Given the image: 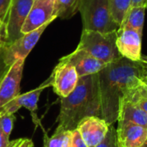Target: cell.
I'll use <instances>...</instances> for the list:
<instances>
[{
    "label": "cell",
    "mask_w": 147,
    "mask_h": 147,
    "mask_svg": "<svg viewBox=\"0 0 147 147\" xmlns=\"http://www.w3.org/2000/svg\"><path fill=\"white\" fill-rule=\"evenodd\" d=\"M50 23H46L40 28L23 34L13 43L6 46L3 52L5 64L10 66L18 60H25Z\"/></svg>",
    "instance_id": "7"
},
{
    "label": "cell",
    "mask_w": 147,
    "mask_h": 147,
    "mask_svg": "<svg viewBox=\"0 0 147 147\" xmlns=\"http://www.w3.org/2000/svg\"><path fill=\"white\" fill-rule=\"evenodd\" d=\"M117 122H129L147 127V114L136 104L123 97L120 103Z\"/></svg>",
    "instance_id": "15"
},
{
    "label": "cell",
    "mask_w": 147,
    "mask_h": 147,
    "mask_svg": "<svg viewBox=\"0 0 147 147\" xmlns=\"http://www.w3.org/2000/svg\"><path fill=\"white\" fill-rule=\"evenodd\" d=\"M78 11L84 30L106 34L120 28L114 20L109 0H79Z\"/></svg>",
    "instance_id": "3"
},
{
    "label": "cell",
    "mask_w": 147,
    "mask_h": 147,
    "mask_svg": "<svg viewBox=\"0 0 147 147\" xmlns=\"http://www.w3.org/2000/svg\"><path fill=\"white\" fill-rule=\"evenodd\" d=\"M4 47H5V46H4L3 44H1V43H0V53L3 52V50Z\"/></svg>",
    "instance_id": "30"
},
{
    "label": "cell",
    "mask_w": 147,
    "mask_h": 147,
    "mask_svg": "<svg viewBox=\"0 0 147 147\" xmlns=\"http://www.w3.org/2000/svg\"><path fill=\"white\" fill-rule=\"evenodd\" d=\"M9 142H10L9 139H7L0 130V147H8L9 145Z\"/></svg>",
    "instance_id": "27"
},
{
    "label": "cell",
    "mask_w": 147,
    "mask_h": 147,
    "mask_svg": "<svg viewBox=\"0 0 147 147\" xmlns=\"http://www.w3.org/2000/svg\"><path fill=\"white\" fill-rule=\"evenodd\" d=\"M62 59L75 67L79 78L96 74L107 65L106 63L78 48H76L72 53L62 57Z\"/></svg>",
    "instance_id": "11"
},
{
    "label": "cell",
    "mask_w": 147,
    "mask_h": 147,
    "mask_svg": "<svg viewBox=\"0 0 147 147\" xmlns=\"http://www.w3.org/2000/svg\"><path fill=\"white\" fill-rule=\"evenodd\" d=\"M116 131L120 147H140L147 140V127L134 123H118Z\"/></svg>",
    "instance_id": "13"
},
{
    "label": "cell",
    "mask_w": 147,
    "mask_h": 147,
    "mask_svg": "<svg viewBox=\"0 0 147 147\" xmlns=\"http://www.w3.org/2000/svg\"><path fill=\"white\" fill-rule=\"evenodd\" d=\"M147 0H132L131 7H138V6H146Z\"/></svg>",
    "instance_id": "29"
},
{
    "label": "cell",
    "mask_w": 147,
    "mask_h": 147,
    "mask_svg": "<svg viewBox=\"0 0 147 147\" xmlns=\"http://www.w3.org/2000/svg\"><path fill=\"white\" fill-rule=\"evenodd\" d=\"M44 147H72V131L58 127L51 137L45 134Z\"/></svg>",
    "instance_id": "18"
},
{
    "label": "cell",
    "mask_w": 147,
    "mask_h": 147,
    "mask_svg": "<svg viewBox=\"0 0 147 147\" xmlns=\"http://www.w3.org/2000/svg\"><path fill=\"white\" fill-rule=\"evenodd\" d=\"M114 20L120 26L123 22L125 16L131 7L132 0H109Z\"/></svg>",
    "instance_id": "20"
},
{
    "label": "cell",
    "mask_w": 147,
    "mask_h": 147,
    "mask_svg": "<svg viewBox=\"0 0 147 147\" xmlns=\"http://www.w3.org/2000/svg\"><path fill=\"white\" fill-rule=\"evenodd\" d=\"M146 8H147V4H146Z\"/></svg>",
    "instance_id": "33"
},
{
    "label": "cell",
    "mask_w": 147,
    "mask_h": 147,
    "mask_svg": "<svg viewBox=\"0 0 147 147\" xmlns=\"http://www.w3.org/2000/svg\"><path fill=\"white\" fill-rule=\"evenodd\" d=\"M34 0H12L4 21L6 46L22 37V28ZM5 46V47H6Z\"/></svg>",
    "instance_id": "6"
},
{
    "label": "cell",
    "mask_w": 147,
    "mask_h": 147,
    "mask_svg": "<svg viewBox=\"0 0 147 147\" xmlns=\"http://www.w3.org/2000/svg\"><path fill=\"white\" fill-rule=\"evenodd\" d=\"M72 147H89L82 139L78 130H72Z\"/></svg>",
    "instance_id": "25"
},
{
    "label": "cell",
    "mask_w": 147,
    "mask_h": 147,
    "mask_svg": "<svg viewBox=\"0 0 147 147\" xmlns=\"http://www.w3.org/2000/svg\"><path fill=\"white\" fill-rule=\"evenodd\" d=\"M96 147H120L117 138V131L114 125L109 126V132L104 140Z\"/></svg>",
    "instance_id": "22"
},
{
    "label": "cell",
    "mask_w": 147,
    "mask_h": 147,
    "mask_svg": "<svg viewBox=\"0 0 147 147\" xmlns=\"http://www.w3.org/2000/svg\"><path fill=\"white\" fill-rule=\"evenodd\" d=\"M12 0H0V23H4Z\"/></svg>",
    "instance_id": "24"
},
{
    "label": "cell",
    "mask_w": 147,
    "mask_h": 147,
    "mask_svg": "<svg viewBox=\"0 0 147 147\" xmlns=\"http://www.w3.org/2000/svg\"><path fill=\"white\" fill-rule=\"evenodd\" d=\"M78 79L79 77L75 67L61 58L50 77L43 83L47 87L52 86L54 93L60 98H64L75 90Z\"/></svg>",
    "instance_id": "5"
},
{
    "label": "cell",
    "mask_w": 147,
    "mask_h": 147,
    "mask_svg": "<svg viewBox=\"0 0 147 147\" xmlns=\"http://www.w3.org/2000/svg\"><path fill=\"white\" fill-rule=\"evenodd\" d=\"M3 52L0 53V79L3 78V76L5 74V72L7 71V70H8L9 67V66H8V65L5 64V62H4Z\"/></svg>",
    "instance_id": "26"
},
{
    "label": "cell",
    "mask_w": 147,
    "mask_h": 147,
    "mask_svg": "<svg viewBox=\"0 0 147 147\" xmlns=\"http://www.w3.org/2000/svg\"><path fill=\"white\" fill-rule=\"evenodd\" d=\"M46 88H47V86L44 83H42L36 89H34L23 94L20 93L16 97H15L9 102H8L6 105H4L0 109V111H4V112H8V113L14 115L21 108H25L31 112L33 116L34 115L36 116V111L38 109V106H37L38 101H39L41 92Z\"/></svg>",
    "instance_id": "14"
},
{
    "label": "cell",
    "mask_w": 147,
    "mask_h": 147,
    "mask_svg": "<svg viewBox=\"0 0 147 147\" xmlns=\"http://www.w3.org/2000/svg\"><path fill=\"white\" fill-rule=\"evenodd\" d=\"M147 77V60L133 61L121 57L96 73L100 118L109 126L117 122L120 103L125 95Z\"/></svg>",
    "instance_id": "1"
},
{
    "label": "cell",
    "mask_w": 147,
    "mask_h": 147,
    "mask_svg": "<svg viewBox=\"0 0 147 147\" xmlns=\"http://www.w3.org/2000/svg\"><path fill=\"white\" fill-rule=\"evenodd\" d=\"M88 116L100 117L96 74L79 78L75 90L68 96L61 98L58 127L72 131Z\"/></svg>",
    "instance_id": "2"
},
{
    "label": "cell",
    "mask_w": 147,
    "mask_h": 147,
    "mask_svg": "<svg viewBox=\"0 0 147 147\" xmlns=\"http://www.w3.org/2000/svg\"><path fill=\"white\" fill-rule=\"evenodd\" d=\"M143 82H144V84H146L147 85V77L145 78V79H144V81H143Z\"/></svg>",
    "instance_id": "32"
},
{
    "label": "cell",
    "mask_w": 147,
    "mask_h": 147,
    "mask_svg": "<svg viewBox=\"0 0 147 147\" xmlns=\"http://www.w3.org/2000/svg\"><path fill=\"white\" fill-rule=\"evenodd\" d=\"M146 6L130 7L120 28L137 31L140 35L143 33L145 22V11Z\"/></svg>",
    "instance_id": "16"
},
{
    "label": "cell",
    "mask_w": 147,
    "mask_h": 147,
    "mask_svg": "<svg viewBox=\"0 0 147 147\" xmlns=\"http://www.w3.org/2000/svg\"><path fill=\"white\" fill-rule=\"evenodd\" d=\"M77 129L88 146L96 147L104 140L109 125L98 116H88L78 123Z\"/></svg>",
    "instance_id": "10"
},
{
    "label": "cell",
    "mask_w": 147,
    "mask_h": 147,
    "mask_svg": "<svg viewBox=\"0 0 147 147\" xmlns=\"http://www.w3.org/2000/svg\"><path fill=\"white\" fill-rule=\"evenodd\" d=\"M141 37L142 35L135 30L119 28L116 47L121 56L133 61L141 60Z\"/></svg>",
    "instance_id": "12"
},
{
    "label": "cell",
    "mask_w": 147,
    "mask_h": 147,
    "mask_svg": "<svg viewBox=\"0 0 147 147\" xmlns=\"http://www.w3.org/2000/svg\"><path fill=\"white\" fill-rule=\"evenodd\" d=\"M0 42L4 43L6 45V34H5V28L4 24L0 23Z\"/></svg>",
    "instance_id": "28"
},
{
    "label": "cell",
    "mask_w": 147,
    "mask_h": 147,
    "mask_svg": "<svg viewBox=\"0 0 147 147\" xmlns=\"http://www.w3.org/2000/svg\"><path fill=\"white\" fill-rule=\"evenodd\" d=\"M116 39L117 31L103 34L83 29L77 48L109 64L121 57L116 47Z\"/></svg>",
    "instance_id": "4"
},
{
    "label": "cell",
    "mask_w": 147,
    "mask_h": 147,
    "mask_svg": "<svg viewBox=\"0 0 147 147\" xmlns=\"http://www.w3.org/2000/svg\"><path fill=\"white\" fill-rule=\"evenodd\" d=\"M78 7L79 0H54L53 16L55 19L67 20L78 11Z\"/></svg>",
    "instance_id": "17"
},
{
    "label": "cell",
    "mask_w": 147,
    "mask_h": 147,
    "mask_svg": "<svg viewBox=\"0 0 147 147\" xmlns=\"http://www.w3.org/2000/svg\"><path fill=\"white\" fill-rule=\"evenodd\" d=\"M8 147H34V143L30 139L21 138L10 141Z\"/></svg>",
    "instance_id": "23"
},
{
    "label": "cell",
    "mask_w": 147,
    "mask_h": 147,
    "mask_svg": "<svg viewBox=\"0 0 147 147\" xmlns=\"http://www.w3.org/2000/svg\"><path fill=\"white\" fill-rule=\"evenodd\" d=\"M14 121L15 115L13 114L0 111V130L7 139H9L11 134Z\"/></svg>",
    "instance_id": "21"
},
{
    "label": "cell",
    "mask_w": 147,
    "mask_h": 147,
    "mask_svg": "<svg viewBox=\"0 0 147 147\" xmlns=\"http://www.w3.org/2000/svg\"><path fill=\"white\" fill-rule=\"evenodd\" d=\"M124 97L136 104L147 114V85L144 82L129 90Z\"/></svg>",
    "instance_id": "19"
},
{
    "label": "cell",
    "mask_w": 147,
    "mask_h": 147,
    "mask_svg": "<svg viewBox=\"0 0 147 147\" xmlns=\"http://www.w3.org/2000/svg\"><path fill=\"white\" fill-rule=\"evenodd\" d=\"M53 3L54 0H34L22 28V34H28L46 23L53 22L55 20L53 16Z\"/></svg>",
    "instance_id": "9"
},
{
    "label": "cell",
    "mask_w": 147,
    "mask_h": 147,
    "mask_svg": "<svg viewBox=\"0 0 147 147\" xmlns=\"http://www.w3.org/2000/svg\"><path fill=\"white\" fill-rule=\"evenodd\" d=\"M140 147H147V140H146V142H145L141 146H140Z\"/></svg>",
    "instance_id": "31"
},
{
    "label": "cell",
    "mask_w": 147,
    "mask_h": 147,
    "mask_svg": "<svg viewBox=\"0 0 147 147\" xmlns=\"http://www.w3.org/2000/svg\"><path fill=\"white\" fill-rule=\"evenodd\" d=\"M25 60H18L11 65L0 79V109L20 94Z\"/></svg>",
    "instance_id": "8"
}]
</instances>
